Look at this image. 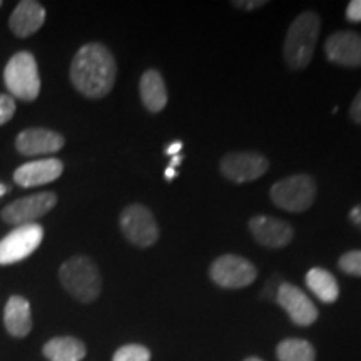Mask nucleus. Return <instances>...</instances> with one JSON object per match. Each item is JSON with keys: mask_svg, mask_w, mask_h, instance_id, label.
I'll use <instances>...</instances> for the list:
<instances>
[{"mask_svg": "<svg viewBox=\"0 0 361 361\" xmlns=\"http://www.w3.org/2000/svg\"><path fill=\"white\" fill-rule=\"evenodd\" d=\"M350 117H351V121H353V123L361 126V89H360V92L356 94L353 102H351Z\"/></svg>", "mask_w": 361, "mask_h": 361, "instance_id": "26", "label": "nucleus"}, {"mask_svg": "<svg viewBox=\"0 0 361 361\" xmlns=\"http://www.w3.org/2000/svg\"><path fill=\"white\" fill-rule=\"evenodd\" d=\"M64 173V164L56 157L39 159L22 164L13 173V180L20 188H37L52 183Z\"/></svg>", "mask_w": 361, "mask_h": 361, "instance_id": "15", "label": "nucleus"}, {"mask_svg": "<svg viewBox=\"0 0 361 361\" xmlns=\"http://www.w3.org/2000/svg\"><path fill=\"white\" fill-rule=\"evenodd\" d=\"M56 204L57 196L54 192H37L7 204L0 216L8 224H32L35 219H40L44 214H47Z\"/></svg>", "mask_w": 361, "mask_h": 361, "instance_id": "9", "label": "nucleus"}, {"mask_svg": "<svg viewBox=\"0 0 361 361\" xmlns=\"http://www.w3.org/2000/svg\"><path fill=\"white\" fill-rule=\"evenodd\" d=\"M4 82L11 97L32 102L40 94V75L35 57L30 52H17L7 62Z\"/></svg>", "mask_w": 361, "mask_h": 361, "instance_id": "4", "label": "nucleus"}, {"mask_svg": "<svg viewBox=\"0 0 361 361\" xmlns=\"http://www.w3.org/2000/svg\"><path fill=\"white\" fill-rule=\"evenodd\" d=\"M329 62L343 67H361V34L341 30L331 34L324 44Z\"/></svg>", "mask_w": 361, "mask_h": 361, "instance_id": "12", "label": "nucleus"}, {"mask_svg": "<svg viewBox=\"0 0 361 361\" xmlns=\"http://www.w3.org/2000/svg\"><path fill=\"white\" fill-rule=\"evenodd\" d=\"M66 139L56 130L34 128L25 129L17 135L16 147L24 156H39V154H54L64 147Z\"/></svg>", "mask_w": 361, "mask_h": 361, "instance_id": "14", "label": "nucleus"}, {"mask_svg": "<svg viewBox=\"0 0 361 361\" xmlns=\"http://www.w3.org/2000/svg\"><path fill=\"white\" fill-rule=\"evenodd\" d=\"M180 161H183V154L173 156V159H171L169 166H168V168H166V173H164L166 179L171 180V179H174L176 176H178V171H176V168H178V166L180 164Z\"/></svg>", "mask_w": 361, "mask_h": 361, "instance_id": "27", "label": "nucleus"}, {"mask_svg": "<svg viewBox=\"0 0 361 361\" xmlns=\"http://www.w3.org/2000/svg\"><path fill=\"white\" fill-rule=\"evenodd\" d=\"M319 29L322 20L314 12H303L293 20L283 47L284 61L291 69H305L310 64L319 37Z\"/></svg>", "mask_w": 361, "mask_h": 361, "instance_id": "2", "label": "nucleus"}, {"mask_svg": "<svg viewBox=\"0 0 361 361\" xmlns=\"http://www.w3.org/2000/svg\"><path fill=\"white\" fill-rule=\"evenodd\" d=\"M0 7H2V2H0Z\"/></svg>", "mask_w": 361, "mask_h": 361, "instance_id": "33", "label": "nucleus"}, {"mask_svg": "<svg viewBox=\"0 0 361 361\" xmlns=\"http://www.w3.org/2000/svg\"><path fill=\"white\" fill-rule=\"evenodd\" d=\"M276 356L279 361H314V348L310 341L300 338L283 340L276 348Z\"/></svg>", "mask_w": 361, "mask_h": 361, "instance_id": "21", "label": "nucleus"}, {"mask_svg": "<svg viewBox=\"0 0 361 361\" xmlns=\"http://www.w3.org/2000/svg\"><path fill=\"white\" fill-rule=\"evenodd\" d=\"M42 353L49 361H80L85 356V345L78 338L59 336L45 343Z\"/></svg>", "mask_w": 361, "mask_h": 361, "instance_id": "19", "label": "nucleus"}, {"mask_svg": "<svg viewBox=\"0 0 361 361\" xmlns=\"http://www.w3.org/2000/svg\"><path fill=\"white\" fill-rule=\"evenodd\" d=\"M62 286L80 303H92L102 290V279L97 266L87 256H74L59 269Z\"/></svg>", "mask_w": 361, "mask_h": 361, "instance_id": "3", "label": "nucleus"}, {"mask_svg": "<svg viewBox=\"0 0 361 361\" xmlns=\"http://www.w3.org/2000/svg\"><path fill=\"white\" fill-rule=\"evenodd\" d=\"M338 266H340L343 273L361 278V250L345 252L338 261Z\"/></svg>", "mask_w": 361, "mask_h": 361, "instance_id": "23", "label": "nucleus"}, {"mask_svg": "<svg viewBox=\"0 0 361 361\" xmlns=\"http://www.w3.org/2000/svg\"><path fill=\"white\" fill-rule=\"evenodd\" d=\"M16 114V101L7 94H0V126H4Z\"/></svg>", "mask_w": 361, "mask_h": 361, "instance_id": "24", "label": "nucleus"}, {"mask_svg": "<svg viewBox=\"0 0 361 361\" xmlns=\"http://www.w3.org/2000/svg\"><path fill=\"white\" fill-rule=\"evenodd\" d=\"M306 286L323 303H335L340 296V286H338L336 278L323 268H313L306 273Z\"/></svg>", "mask_w": 361, "mask_h": 361, "instance_id": "20", "label": "nucleus"}, {"mask_svg": "<svg viewBox=\"0 0 361 361\" xmlns=\"http://www.w3.org/2000/svg\"><path fill=\"white\" fill-rule=\"evenodd\" d=\"M245 361H263L261 358H256V356H250V358H246Z\"/></svg>", "mask_w": 361, "mask_h": 361, "instance_id": "32", "label": "nucleus"}, {"mask_svg": "<svg viewBox=\"0 0 361 361\" xmlns=\"http://www.w3.org/2000/svg\"><path fill=\"white\" fill-rule=\"evenodd\" d=\"M6 192H7V188L4 186V184H0V197H2Z\"/></svg>", "mask_w": 361, "mask_h": 361, "instance_id": "31", "label": "nucleus"}, {"mask_svg": "<svg viewBox=\"0 0 361 361\" xmlns=\"http://www.w3.org/2000/svg\"><path fill=\"white\" fill-rule=\"evenodd\" d=\"M346 19L350 22H361V0H353L346 7Z\"/></svg>", "mask_w": 361, "mask_h": 361, "instance_id": "25", "label": "nucleus"}, {"mask_svg": "<svg viewBox=\"0 0 361 361\" xmlns=\"http://www.w3.org/2000/svg\"><path fill=\"white\" fill-rule=\"evenodd\" d=\"M121 229L129 243L137 247H149L159 239V226L154 214L142 204L126 207L119 219Z\"/></svg>", "mask_w": 361, "mask_h": 361, "instance_id": "6", "label": "nucleus"}, {"mask_svg": "<svg viewBox=\"0 0 361 361\" xmlns=\"http://www.w3.org/2000/svg\"><path fill=\"white\" fill-rule=\"evenodd\" d=\"M264 0H251V2H234L233 6H236L239 8H246V11H251V8H258L261 6H264Z\"/></svg>", "mask_w": 361, "mask_h": 361, "instance_id": "28", "label": "nucleus"}, {"mask_svg": "<svg viewBox=\"0 0 361 361\" xmlns=\"http://www.w3.org/2000/svg\"><path fill=\"white\" fill-rule=\"evenodd\" d=\"M209 274L218 286L226 288V290H239V288L250 286L256 279L258 271L246 258L236 255H224L213 261Z\"/></svg>", "mask_w": 361, "mask_h": 361, "instance_id": "8", "label": "nucleus"}, {"mask_svg": "<svg viewBox=\"0 0 361 361\" xmlns=\"http://www.w3.org/2000/svg\"><path fill=\"white\" fill-rule=\"evenodd\" d=\"M45 22V8L40 6L39 2L34 0H22L16 11L12 12L11 20V30L17 37L25 39L37 32L40 27Z\"/></svg>", "mask_w": 361, "mask_h": 361, "instance_id": "16", "label": "nucleus"}, {"mask_svg": "<svg viewBox=\"0 0 361 361\" xmlns=\"http://www.w3.org/2000/svg\"><path fill=\"white\" fill-rule=\"evenodd\" d=\"M44 239V229L37 223L17 226L0 241V264H13L29 258Z\"/></svg>", "mask_w": 361, "mask_h": 361, "instance_id": "7", "label": "nucleus"}, {"mask_svg": "<svg viewBox=\"0 0 361 361\" xmlns=\"http://www.w3.org/2000/svg\"><path fill=\"white\" fill-rule=\"evenodd\" d=\"M276 301L298 326H310L318 319V310H316L314 303L295 284H279Z\"/></svg>", "mask_w": 361, "mask_h": 361, "instance_id": "11", "label": "nucleus"}, {"mask_svg": "<svg viewBox=\"0 0 361 361\" xmlns=\"http://www.w3.org/2000/svg\"><path fill=\"white\" fill-rule=\"evenodd\" d=\"M350 221L353 223L355 226H358V228L361 229V204L355 206L353 209L350 211Z\"/></svg>", "mask_w": 361, "mask_h": 361, "instance_id": "29", "label": "nucleus"}, {"mask_svg": "<svg viewBox=\"0 0 361 361\" xmlns=\"http://www.w3.org/2000/svg\"><path fill=\"white\" fill-rule=\"evenodd\" d=\"M4 323L7 331L16 338H25L32 329V314H30V305L25 298L12 296L7 301L6 311H4Z\"/></svg>", "mask_w": 361, "mask_h": 361, "instance_id": "17", "label": "nucleus"}, {"mask_svg": "<svg viewBox=\"0 0 361 361\" xmlns=\"http://www.w3.org/2000/svg\"><path fill=\"white\" fill-rule=\"evenodd\" d=\"M116 74L117 66L114 56L102 44H85L72 59V84L89 99L107 96L114 87Z\"/></svg>", "mask_w": 361, "mask_h": 361, "instance_id": "1", "label": "nucleus"}, {"mask_svg": "<svg viewBox=\"0 0 361 361\" xmlns=\"http://www.w3.org/2000/svg\"><path fill=\"white\" fill-rule=\"evenodd\" d=\"M250 229L261 246L279 250L293 241L295 231L293 226L283 219L269 218V216H255L250 221Z\"/></svg>", "mask_w": 361, "mask_h": 361, "instance_id": "13", "label": "nucleus"}, {"mask_svg": "<svg viewBox=\"0 0 361 361\" xmlns=\"http://www.w3.org/2000/svg\"><path fill=\"white\" fill-rule=\"evenodd\" d=\"M112 361H151V351L142 345H126L116 351Z\"/></svg>", "mask_w": 361, "mask_h": 361, "instance_id": "22", "label": "nucleus"}, {"mask_svg": "<svg viewBox=\"0 0 361 361\" xmlns=\"http://www.w3.org/2000/svg\"><path fill=\"white\" fill-rule=\"evenodd\" d=\"M271 200L274 204L290 213H303L311 207L316 197L314 179L308 174H296L278 180L271 188Z\"/></svg>", "mask_w": 361, "mask_h": 361, "instance_id": "5", "label": "nucleus"}, {"mask_svg": "<svg viewBox=\"0 0 361 361\" xmlns=\"http://www.w3.org/2000/svg\"><path fill=\"white\" fill-rule=\"evenodd\" d=\"M139 90H141L144 107L152 114L161 112L168 106V89H166L164 79L157 71L149 69L144 72Z\"/></svg>", "mask_w": 361, "mask_h": 361, "instance_id": "18", "label": "nucleus"}, {"mask_svg": "<svg viewBox=\"0 0 361 361\" xmlns=\"http://www.w3.org/2000/svg\"><path fill=\"white\" fill-rule=\"evenodd\" d=\"M180 149H183V142L180 141H174L173 144H169L168 147H166V154L168 156H178V154H180Z\"/></svg>", "mask_w": 361, "mask_h": 361, "instance_id": "30", "label": "nucleus"}, {"mask_svg": "<svg viewBox=\"0 0 361 361\" xmlns=\"http://www.w3.org/2000/svg\"><path fill=\"white\" fill-rule=\"evenodd\" d=\"M219 169L233 183H250L269 169V161L259 152H229L221 159Z\"/></svg>", "mask_w": 361, "mask_h": 361, "instance_id": "10", "label": "nucleus"}]
</instances>
